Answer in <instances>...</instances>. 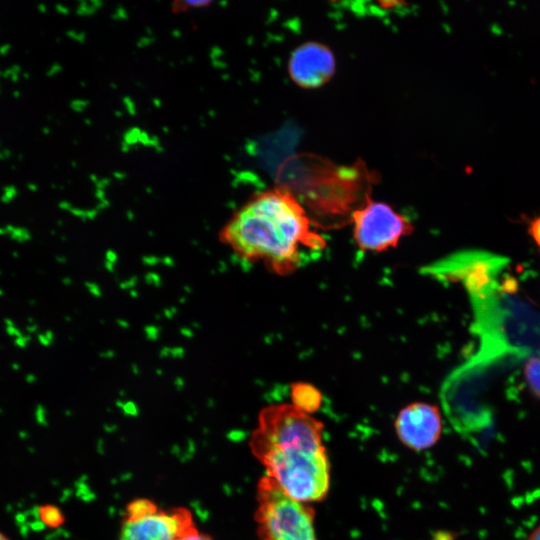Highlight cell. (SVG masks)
<instances>
[{
  "instance_id": "ba28073f",
  "label": "cell",
  "mask_w": 540,
  "mask_h": 540,
  "mask_svg": "<svg viewBox=\"0 0 540 540\" xmlns=\"http://www.w3.org/2000/svg\"><path fill=\"white\" fill-rule=\"evenodd\" d=\"M322 399L321 392L312 384L298 382L291 386V404L305 413L312 414L317 411Z\"/></svg>"
},
{
  "instance_id": "6da1fadb",
  "label": "cell",
  "mask_w": 540,
  "mask_h": 540,
  "mask_svg": "<svg viewBox=\"0 0 540 540\" xmlns=\"http://www.w3.org/2000/svg\"><path fill=\"white\" fill-rule=\"evenodd\" d=\"M250 446L266 477L292 499L323 500L330 488V463L323 443V423L292 404L265 407Z\"/></svg>"
},
{
  "instance_id": "277c9868",
  "label": "cell",
  "mask_w": 540,
  "mask_h": 540,
  "mask_svg": "<svg viewBox=\"0 0 540 540\" xmlns=\"http://www.w3.org/2000/svg\"><path fill=\"white\" fill-rule=\"evenodd\" d=\"M353 237L363 251L383 252L395 248L413 232L412 223L390 205L367 199L351 216Z\"/></svg>"
},
{
  "instance_id": "5bb4252c",
  "label": "cell",
  "mask_w": 540,
  "mask_h": 540,
  "mask_svg": "<svg viewBox=\"0 0 540 540\" xmlns=\"http://www.w3.org/2000/svg\"><path fill=\"white\" fill-rule=\"evenodd\" d=\"M527 540H540V526L532 531Z\"/></svg>"
},
{
  "instance_id": "5b68a950",
  "label": "cell",
  "mask_w": 540,
  "mask_h": 540,
  "mask_svg": "<svg viewBox=\"0 0 540 540\" xmlns=\"http://www.w3.org/2000/svg\"><path fill=\"white\" fill-rule=\"evenodd\" d=\"M395 431L407 448L415 451L429 449L437 443L442 433L440 411L430 403H411L398 413Z\"/></svg>"
},
{
  "instance_id": "4fadbf2b",
  "label": "cell",
  "mask_w": 540,
  "mask_h": 540,
  "mask_svg": "<svg viewBox=\"0 0 540 540\" xmlns=\"http://www.w3.org/2000/svg\"><path fill=\"white\" fill-rule=\"evenodd\" d=\"M532 237L540 247V217L536 218L530 225Z\"/></svg>"
},
{
  "instance_id": "9c48e42d",
  "label": "cell",
  "mask_w": 540,
  "mask_h": 540,
  "mask_svg": "<svg viewBox=\"0 0 540 540\" xmlns=\"http://www.w3.org/2000/svg\"><path fill=\"white\" fill-rule=\"evenodd\" d=\"M524 375L531 391L540 398V357H532L527 361Z\"/></svg>"
},
{
  "instance_id": "8fae6325",
  "label": "cell",
  "mask_w": 540,
  "mask_h": 540,
  "mask_svg": "<svg viewBox=\"0 0 540 540\" xmlns=\"http://www.w3.org/2000/svg\"><path fill=\"white\" fill-rule=\"evenodd\" d=\"M211 2L210 1H201V0H196V1H178V2H175L174 3V6H173V9L174 10H177L179 12H183V11H189V10H192V9H199V8H204L208 5H210Z\"/></svg>"
},
{
  "instance_id": "7c38bea8",
  "label": "cell",
  "mask_w": 540,
  "mask_h": 540,
  "mask_svg": "<svg viewBox=\"0 0 540 540\" xmlns=\"http://www.w3.org/2000/svg\"><path fill=\"white\" fill-rule=\"evenodd\" d=\"M177 540H212L209 536L204 535L192 527L184 534H182Z\"/></svg>"
},
{
  "instance_id": "52a82bcc",
  "label": "cell",
  "mask_w": 540,
  "mask_h": 540,
  "mask_svg": "<svg viewBox=\"0 0 540 540\" xmlns=\"http://www.w3.org/2000/svg\"><path fill=\"white\" fill-rule=\"evenodd\" d=\"M335 71L331 50L316 42H307L295 49L289 61L292 80L302 88H317L326 83Z\"/></svg>"
},
{
  "instance_id": "30bf717a",
  "label": "cell",
  "mask_w": 540,
  "mask_h": 540,
  "mask_svg": "<svg viewBox=\"0 0 540 540\" xmlns=\"http://www.w3.org/2000/svg\"><path fill=\"white\" fill-rule=\"evenodd\" d=\"M40 521L48 528L59 527L64 522V516L60 509L51 504H45L38 508Z\"/></svg>"
},
{
  "instance_id": "8992f818",
  "label": "cell",
  "mask_w": 540,
  "mask_h": 540,
  "mask_svg": "<svg viewBox=\"0 0 540 540\" xmlns=\"http://www.w3.org/2000/svg\"><path fill=\"white\" fill-rule=\"evenodd\" d=\"M194 527L190 513L183 509L128 515L121 540H177Z\"/></svg>"
},
{
  "instance_id": "7a4b0ae2",
  "label": "cell",
  "mask_w": 540,
  "mask_h": 540,
  "mask_svg": "<svg viewBox=\"0 0 540 540\" xmlns=\"http://www.w3.org/2000/svg\"><path fill=\"white\" fill-rule=\"evenodd\" d=\"M221 239L242 258L261 261L282 276L326 246L300 201L279 187L248 200L224 227Z\"/></svg>"
},
{
  "instance_id": "9a60e30c",
  "label": "cell",
  "mask_w": 540,
  "mask_h": 540,
  "mask_svg": "<svg viewBox=\"0 0 540 540\" xmlns=\"http://www.w3.org/2000/svg\"><path fill=\"white\" fill-rule=\"evenodd\" d=\"M0 540H12L8 535L0 530Z\"/></svg>"
},
{
  "instance_id": "3957f363",
  "label": "cell",
  "mask_w": 540,
  "mask_h": 540,
  "mask_svg": "<svg viewBox=\"0 0 540 540\" xmlns=\"http://www.w3.org/2000/svg\"><path fill=\"white\" fill-rule=\"evenodd\" d=\"M255 514L260 540H317L315 512L307 503L296 501L264 477L258 485Z\"/></svg>"
}]
</instances>
